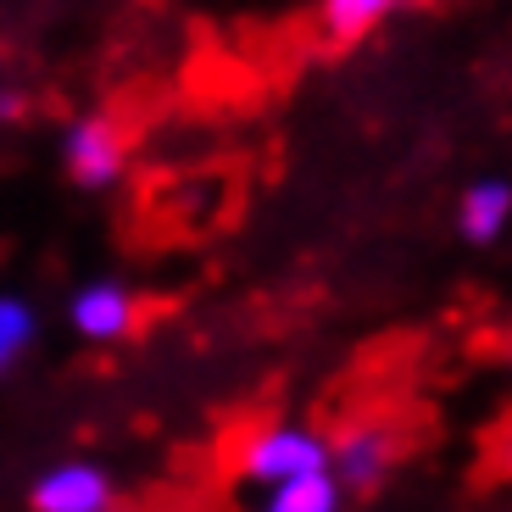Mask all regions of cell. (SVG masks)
<instances>
[{
    "label": "cell",
    "instance_id": "1",
    "mask_svg": "<svg viewBox=\"0 0 512 512\" xmlns=\"http://www.w3.org/2000/svg\"><path fill=\"white\" fill-rule=\"evenodd\" d=\"M240 474L256 485H284L301 474H329V440L301 423H268L240 446Z\"/></svg>",
    "mask_w": 512,
    "mask_h": 512
},
{
    "label": "cell",
    "instance_id": "2",
    "mask_svg": "<svg viewBox=\"0 0 512 512\" xmlns=\"http://www.w3.org/2000/svg\"><path fill=\"white\" fill-rule=\"evenodd\" d=\"M123 156H128V145L112 117H84V123L67 128V173L78 184H90V190L112 184L123 173Z\"/></svg>",
    "mask_w": 512,
    "mask_h": 512
},
{
    "label": "cell",
    "instance_id": "3",
    "mask_svg": "<svg viewBox=\"0 0 512 512\" xmlns=\"http://www.w3.org/2000/svg\"><path fill=\"white\" fill-rule=\"evenodd\" d=\"M112 507V479L90 462H62L34 485V512H106Z\"/></svg>",
    "mask_w": 512,
    "mask_h": 512
},
{
    "label": "cell",
    "instance_id": "4",
    "mask_svg": "<svg viewBox=\"0 0 512 512\" xmlns=\"http://www.w3.org/2000/svg\"><path fill=\"white\" fill-rule=\"evenodd\" d=\"M73 323L78 334H90V340H123L134 329V295L123 290L117 279H95L73 295Z\"/></svg>",
    "mask_w": 512,
    "mask_h": 512
},
{
    "label": "cell",
    "instance_id": "5",
    "mask_svg": "<svg viewBox=\"0 0 512 512\" xmlns=\"http://www.w3.org/2000/svg\"><path fill=\"white\" fill-rule=\"evenodd\" d=\"M507 212H512V184L507 179H479L474 190L462 195V234L468 240H496L507 229Z\"/></svg>",
    "mask_w": 512,
    "mask_h": 512
},
{
    "label": "cell",
    "instance_id": "6",
    "mask_svg": "<svg viewBox=\"0 0 512 512\" xmlns=\"http://www.w3.org/2000/svg\"><path fill=\"white\" fill-rule=\"evenodd\" d=\"M329 457L340 462V474L351 485H373V479L390 468V435L384 429H351L340 446H329Z\"/></svg>",
    "mask_w": 512,
    "mask_h": 512
},
{
    "label": "cell",
    "instance_id": "7",
    "mask_svg": "<svg viewBox=\"0 0 512 512\" xmlns=\"http://www.w3.org/2000/svg\"><path fill=\"white\" fill-rule=\"evenodd\" d=\"M262 512H340V479L334 474H301L268 490Z\"/></svg>",
    "mask_w": 512,
    "mask_h": 512
},
{
    "label": "cell",
    "instance_id": "8",
    "mask_svg": "<svg viewBox=\"0 0 512 512\" xmlns=\"http://www.w3.org/2000/svg\"><path fill=\"white\" fill-rule=\"evenodd\" d=\"M396 12V0H323V34L334 39V45H351V39H362L368 28H379L384 17Z\"/></svg>",
    "mask_w": 512,
    "mask_h": 512
},
{
    "label": "cell",
    "instance_id": "9",
    "mask_svg": "<svg viewBox=\"0 0 512 512\" xmlns=\"http://www.w3.org/2000/svg\"><path fill=\"white\" fill-rule=\"evenodd\" d=\"M28 340H34V312L23 301H12V295H0V373L12 368Z\"/></svg>",
    "mask_w": 512,
    "mask_h": 512
}]
</instances>
